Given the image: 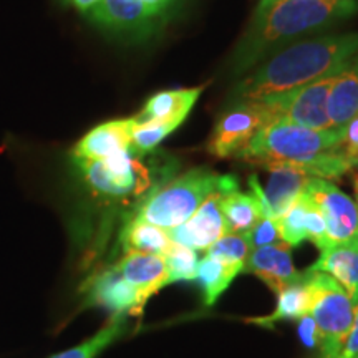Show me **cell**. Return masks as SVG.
<instances>
[{
  "mask_svg": "<svg viewBox=\"0 0 358 358\" xmlns=\"http://www.w3.org/2000/svg\"><path fill=\"white\" fill-rule=\"evenodd\" d=\"M357 0H261L232 55V69L248 71L295 38L350 19Z\"/></svg>",
  "mask_w": 358,
  "mask_h": 358,
  "instance_id": "1",
  "label": "cell"
},
{
  "mask_svg": "<svg viewBox=\"0 0 358 358\" xmlns=\"http://www.w3.org/2000/svg\"><path fill=\"white\" fill-rule=\"evenodd\" d=\"M358 53V32L324 35L290 43L234 88L237 100L280 95L340 71Z\"/></svg>",
  "mask_w": 358,
  "mask_h": 358,
  "instance_id": "2",
  "label": "cell"
},
{
  "mask_svg": "<svg viewBox=\"0 0 358 358\" xmlns=\"http://www.w3.org/2000/svg\"><path fill=\"white\" fill-rule=\"evenodd\" d=\"M345 140V128L312 129L282 120L268 122L256 133L237 158L261 168L289 166L307 174L312 159L337 150Z\"/></svg>",
  "mask_w": 358,
  "mask_h": 358,
  "instance_id": "3",
  "label": "cell"
},
{
  "mask_svg": "<svg viewBox=\"0 0 358 358\" xmlns=\"http://www.w3.org/2000/svg\"><path fill=\"white\" fill-rule=\"evenodd\" d=\"M219 179L221 176L208 168L191 169L166 185L150 189L134 217L166 231L181 226L217 189Z\"/></svg>",
  "mask_w": 358,
  "mask_h": 358,
  "instance_id": "4",
  "label": "cell"
},
{
  "mask_svg": "<svg viewBox=\"0 0 358 358\" xmlns=\"http://www.w3.org/2000/svg\"><path fill=\"white\" fill-rule=\"evenodd\" d=\"M307 272L312 295L308 315L317 327V345L324 358H338L352 329L355 303L332 275Z\"/></svg>",
  "mask_w": 358,
  "mask_h": 358,
  "instance_id": "5",
  "label": "cell"
},
{
  "mask_svg": "<svg viewBox=\"0 0 358 358\" xmlns=\"http://www.w3.org/2000/svg\"><path fill=\"white\" fill-rule=\"evenodd\" d=\"M87 185L106 198H131L153 189V173L133 151L101 161L75 159Z\"/></svg>",
  "mask_w": 358,
  "mask_h": 358,
  "instance_id": "6",
  "label": "cell"
},
{
  "mask_svg": "<svg viewBox=\"0 0 358 358\" xmlns=\"http://www.w3.org/2000/svg\"><path fill=\"white\" fill-rule=\"evenodd\" d=\"M337 75L338 71H335L303 87L257 101H262L267 106L272 115V122L282 120L312 129H330L334 127L327 113V103Z\"/></svg>",
  "mask_w": 358,
  "mask_h": 358,
  "instance_id": "7",
  "label": "cell"
},
{
  "mask_svg": "<svg viewBox=\"0 0 358 358\" xmlns=\"http://www.w3.org/2000/svg\"><path fill=\"white\" fill-rule=\"evenodd\" d=\"M268 122H272V115L262 101L241 100L219 116L208 151L216 158H237Z\"/></svg>",
  "mask_w": 358,
  "mask_h": 358,
  "instance_id": "8",
  "label": "cell"
},
{
  "mask_svg": "<svg viewBox=\"0 0 358 358\" xmlns=\"http://www.w3.org/2000/svg\"><path fill=\"white\" fill-rule=\"evenodd\" d=\"M302 194L317 206L324 216L330 245L358 243V203L340 191L334 182L308 178Z\"/></svg>",
  "mask_w": 358,
  "mask_h": 358,
  "instance_id": "9",
  "label": "cell"
},
{
  "mask_svg": "<svg viewBox=\"0 0 358 358\" xmlns=\"http://www.w3.org/2000/svg\"><path fill=\"white\" fill-rule=\"evenodd\" d=\"M221 196L222 181L219 179L217 189L199 206L198 211L181 226L168 231L173 243L192 250H206L217 239H221L226 234V224H224L221 211Z\"/></svg>",
  "mask_w": 358,
  "mask_h": 358,
  "instance_id": "10",
  "label": "cell"
},
{
  "mask_svg": "<svg viewBox=\"0 0 358 358\" xmlns=\"http://www.w3.org/2000/svg\"><path fill=\"white\" fill-rule=\"evenodd\" d=\"M290 249L292 248L285 243L252 249L243 272L256 274L268 289L279 294L307 277V272H299L295 268Z\"/></svg>",
  "mask_w": 358,
  "mask_h": 358,
  "instance_id": "11",
  "label": "cell"
},
{
  "mask_svg": "<svg viewBox=\"0 0 358 358\" xmlns=\"http://www.w3.org/2000/svg\"><path fill=\"white\" fill-rule=\"evenodd\" d=\"M87 295L90 302L103 306L115 315H140L148 299L134 285L124 280L115 267L90 280Z\"/></svg>",
  "mask_w": 358,
  "mask_h": 358,
  "instance_id": "12",
  "label": "cell"
},
{
  "mask_svg": "<svg viewBox=\"0 0 358 358\" xmlns=\"http://www.w3.org/2000/svg\"><path fill=\"white\" fill-rule=\"evenodd\" d=\"M87 13L96 25L115 32H140L159 12L145 0H98Z\"/></svg>",
  "mask_w": 358,
  "mask_h": 358,
  "instance_id": "13",
  "label": "cell"
},
{
  "mask_svg": "<svg viewBox=\"0 0 358 358\" xmlns=\"http://www.w3.org/2000/svg\"><path fill=\"white\" fill-rule=\"evenodd\" d=\"M134 120H113L98 124L77 143L75 159L101 161L123 151H131V129Z\"/></svg>",
  "mask_w": 358,
  "mask_h": 358,
  "instance_id": "14",
  "label": "cell"
},
{
  "mask_svg": "<svg viewBox=\"0 0 358 358\" xmlns=\"http://www.w3.org/2000/svg\"><path fill=\"white\" fill-rule=\"evenodd\" d=\"M124 280L134 285L140 292L150 299L168 282V268L163 256L145 252H127L122 261L115 266Z\"/></svg>",
  "mask_w": 358,
  "mask_h": 358,
  "instance_id": "15",
  "label": "cell"
},
{
  "mask_svg": "<svg viewBox=\"0 0 358 358\" xmlns=\"http://www.w3.org/2000/svg\"><path fill=\"white\" fill-rule=\"evenodd\" d=\"M221 211L226 234H245L261 217V206L252 192L237 189L234 176H221Z\"/></svg>",
  "mask_w": 358,
  "mask_h": 358,
  "instance_id": "16",
  "label": "cell"
},
{
  "mask_svg": "<svg viewBox=\"0 0 358 358\" xmlns=\"http://www.w3.org/2000/svg\"><path fill=\"white\" fill-rule=\"evenodd\" d=\"M203 87L166 90L153 95L133 120L136 123L150 122H185L186 116L198 101Z\"/></svg>",
  "mask_w": 358,
  "mask_h": 358,
  "instance_id": "17",
  "label": "cell"
},
{
  "mask_svg": "<svg viewBox=\"0 0 358 358\" xmlns=\"http://www.w3.org/2000/svg\"><path fill=\"white\" fill-rule=\"evenodd\" d=\"M327 113L334 128H345L358 115V53L338 71L330 88Z\"/></svg>",
  "mask_w": 358,
  "mask_h": 358,
  "instance_id": "18",
  "label": "cell"
},
{
  "mask_svg": "<svg viewBox=\"0 0 358 358\" xmlns=\"http://www.w3.org/2000/svg\"><path fill=\"white\" fill-rule=\"evenodd\" d=\"M308 271L332 275L345 289L352 302H358V243L330 245L320 250V257Z\"/></svg>",
  "mask_w": 358,
  "mask_h": 358,
  "instance_id": "19",
  "label": "cell"
},
{
  "mask_svg": "<svg viewBox=\"0 0 358 358\" xmlns=\"http://www.w3.org/2000/svg\"><path fill=\"white\" fill-rule=\"evenodd\" d=\"M268 171H271V178H268L264 194H266L271 216L279 219L297 203L310 176L289 166H272L268 168Z\"/></svg>",
  "mask_w": 358,
  "mask_h": 358,
  "instance_id": "20",
  "label": "cell"
},
{
  "mask_svg": "<svg viewBox=\"0 0 358 358\" xmlns=\"http://www.w3.org/2000/svg\"><path fill=\"white\" fill-rule=\"evenodd\" d=\"M243 271L244 266H241V264L206 254L203 261H199L198 264V271H196L194 279L199 282L201 287L204 290L206 306H214L224 290L229 287L231 282Z\"/></svg>",
  "mask_w": 358,
  "mask_h": 358,
  "instance_id": "21",
  "label": "cell"
},
{
  "mask_svg": "<svg viewBox=\"0 0 358 358\" xmlns=\"http://www.w3.org/2000/svg\"><path fill=\"white\" fill-rule=\"evenodd\" d=\"M310 287H308V272L307 277L299 284L290 285L277 294V306L274 312L266 317H257V319L248 320L249 324L261 327H274L277 322L282 320H301L302 317L308 315L310 312Z\"/></svg>",
  "mask_w": 358,
  "mask_h": 358,
  "instance_id": "22",
  "label": "cell"
},
{
  "mask_svg": "<svg viewBox=\"0 0 358 358\" xmlns=\"http://www.w3.org/2000/svg\"><path fill=\"white\" fill-rule=\"evenodd\" d=\"M122 243L127 252H145L155 256H164L173 245L166 229H161L155 224L141 221L134 216L123 227Z\"/></svg>",
  "mask_w": 358,
  "mask_h": 358,
  "instance_id": "23",
  "label": "cell"
},
{
  "mask_svg": "<svg viewBox=\"0 0 358 358\" xmlns=\"http://www.w3.org/2000/svg\"><path fill=\"white\" fill-rule=\"evenodd\" d=\"M124 332V315H115L108 325H105L100 332L69 350L57 353L50 358H96L106 347L111 345L116 338Z\"/></svg>",
  "mask_w": 358,
  "mask_h": 358,
  "instance_id": "24",
  "label": "cell"
},
{
  "mask_svg": "<svg viewBox=\"0 0 358 358\" xmlns=\"http://www.w3.org/2000/svg\"><path fill=\"white\" fill-rule=\"evenodd\" d=\"M181 122H150L136 123L131 129V151L136 156L153 151L164 138H168Z\"/></svg>",
  "mask_w": 358,
  "mask_h": 358,
  "instance_id": "25",
  "label": "cell"
},
{
  "mask_svg": "<svg viewBox=\"0 0 358 358\" xmlns=\"http://www.w3.org/2000/svg\"><path fill=\"white\" fill-rule=\"evenodd\" d=\"M163 257L164 262H166L169 284L196 279V271H198L199 264L196 250L173 243L171 249H169Z\"/></svg>",
  "mask_w": 358,
  "mask_h": 358,
  "instance_id": "26",
  "label": "cell"
},
{
  "mask_svg": "<svg viewBox=\"0 0 358 358\" xmlns=\"http://www.w3.org/2000/svg\"><path fill=\"white\" fill-rule=\"evenodd\" d=\"M277 224H279L282 241H284L289 248H295V245L307 241L306 203H303L302 198H299L297 203H295L284 216L277 219Z\"/></svg>",
  "mask_w": 358,
  "mask_h": 358,
  "instance_id": "27",
  "label": "cell"
},
{
  "mask_svg": "<svg viewBox=\"0 0 358 358\" xmlns=\"http://www.w3.org/2000/svg\"><path fill=\"white\" fill-rule=\"evenodd\" d=\"M250 250L252 249H250L244 234H224L221 239H217L216 243L209 245L204 252L209 254V256L221 257L226 259V261L245 266Z\"/></svg>",
  "mask_w": 358,
  "mask_h": 358,
  "instance_id": "28",
  "label": "cell"
},
{
  "mask_svg": "<svg viewBox=\"0 0 358 358\" xmlns=\"http://www.w3.org/2000/svg\"><path fill=\"white\" fill-rule=\"evenodd\" d=\"M244 236L245 239H248L250 249L284 243V241H282L277 219L268 217V216L259 217V221L254 224V226L250 227Z\"/></svg>",
  "mask_w": 358,
  "mask_h": 358,
  "instance_id": "29",
  "label": "cell"
},
{
  "mask_svg": "<svg viewBox=\"0 0 358 358\" xmlns=\"http://www.w3.org/2000/svg\"><path fill=\"white\" fill-rule=\"evenodd\" d=\"M303 203H306V229H307V239L312 241L313 244L319 248V250H324L329 248V239H327V227L324 216H322L317 206L308 201L306 196L301 194Z\"/></svg>",
  "mask_w": 358,
  "mask_h": 358,
  "instance_id": "30",
  "label": "cell"
},
{
  "mask_svg": "<svg viewBox=\"0 0 358 358\" xmlns=\"http://www.w3.org/2000/svg\"><path fill=\"white\" fill-rule=\"evenodd\" d=\"M342 151L350 168L358 166V115L352 118L345 127V140L342 143Z\"/></svg>",
  "mask_w": 358,
  "mask_h": 358,
  "instance_id": "31",
  "label": "cell"
},
{
  "mask_svg": "<svg viewBox=\"0 0 358 358\" xmlns=\"http://www.w3.org/2000/svg\"><path fill=\"white\" fill-rule=\"evenodd\" d=\"M338 358H358V302L353 306V322Z\"/></svg>",
  "mask_w": 358,
  "mask_h": 358,
  "instance_id": "32",
  "label": "cell"
},
{
  "mask_svg": "<svg viewBox=\"0 0 358 358\" xmlns=\"http://www.w3.org/2000/svg\"><path fill=\"white\" fill-rule=\"evenodd\" d=\"M299 334H301V338L303 340V343H306L307 347L317 345V327L310 315L302 317V319L299 320Z\"/></svg>",
  "mask_w": 358,
  "mask_h": 358,
  "instance_id": "33",
  "label": "cell"
},
{
  "mask_svg": "<svg viewBox=\"0 0 358 358\" xmlns=\"http://www.w3.org/2000/svg\"><path fill=\"white\" fill-rule=\"evenodd\" d=\"M96 2H98V0H71V3H73L75 7L80 8V10H83V12H87L88 8H92Z\"/></svg>",
  "mask_w": 358,
  "mask_h": 358,
  "instance_id": "34",
  "label": "cell"
},
{
  "mask_svg": "<svg viewBox=\"0 0 358 358\" xmlns=\"http://www.w3.org/2000/svg\"><path fill=\"white\" fill-rule=\"evenodd\" d=\"M145 2L148 3V6H151L153 8H156L158 12H163V8L168 6L171 0H145Z\"/></svg>",
  "mask_w": 358,
  "mask_h": 358,
  "instance_id": "35",
  "label": "cell"
},
{
  "mask_svg": "<svg viewBox=\"0 0 358 358\" xmlns=\"http://www.w3.org/2000/svg\"><path fill=\"white\" fill-rule=\"evenodd\" d=\"M357 196H358V181H357Z\"/></svg>",
  "mask_w": 358,
  "mask_h": 358,
  "instance_id": "36",
  "label": "cell"
}]
</instances>
